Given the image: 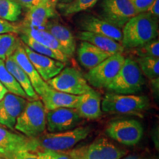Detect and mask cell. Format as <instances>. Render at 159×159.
I'll return each mask as SVG.
<instances>
[{
	"label": "cell",
	"instance_id": "25",
	"mask_svg": "<svg viewBox=\"0 0 159 159\" xmlns=\"http://www.w3.org/2000/svg\"><path fill=\"white\" fill-rule=\"evenodd\" d=\"M0 82L7 90V92L27 99V94L17 82L15 77L6 68L5 61L0 60Z\"/></svg>",
	"mask_w": 159,
	"mask_h": 159
},
{
	"label": "cell",
	"instance_id": "30",
	"mask_svg": "<svg viewBox=\"0 0 159 159\" xmlns=\"http://www.w3.org/2000/svg\"><path fill=\"white\" fill-rule=\"evenodd\" d=\"M132 49L139 57H159V41L158 39H153L143 46Z\"/></svg>",
	"mask_w": 159,
	"mask_h": 159
},
{
	"label": "cell",
	"instance_id": "41",
	"mask_svg": "<svg viewBox=\"0 0 159 159\" xmlns=\"http://www.w3.org/2000/svg\"><path fill=\"white\" fill-rule=\"evenodd\" d=\"M71 1H72V0H58V2L59 3H68Z\"/></svg>",
	"mask_w": 159,
	"mask_h": 159
},
{
	"label": "cell",
	"instance_id": "24",
	"mask_svg": "<svg viewBox=\"0 0 159 159\" xmlns=\"http://www.w3.org/2000/svg\"><path fill=\"white\" fill-rule=\"evenodd\" d=\"M19 34L20 39L22 41V43H25L27 47H28L30 49L35 52L50 57L52 58L57 60V61H60L65 63L69 61V57H67L65 54H63L62 52L56 51L49 48V47L43 45L42 43H39V41H35L34 39L29 36V35L25 34V33H20Z\"/></svg>",
	"mask_w": 159,
	"mask_h": 159
},
{
	"label": "cell",
	"instance_id": "28",
	"mask_svg": "<svg viewBox=\"0 0 159 159\" xmlns=\"http://www.w3.org/2000/svg\"><path fill=\"white\" fill-rule=\"evenodd\" d=\"M22 7L16 0H0V19L15 22L19 19Z\"/></svg>",
	"mask_w": 159,
	"mask_h": 159
},
{
	"label": "cell",
	"instance_id": "17",
	"mask_svg": "<svg viewBox=\"0 0 159 159\" xmlns=\"http://www.w3.org/2000/svg\"><path fill=\"white\" fill-rule=\"evenodd\" d=\"M57 6L41 3L29 9L21 25L35 29L45 30L49 19L57 16Z\"/></svg>",
	"mask_w": 159,
	"mask_h": 159
},
{
	"label": "cell",
	"instance_id": "20",
	"mask_svg": "<svg viewBox=\"0 0 159 159\" xmlns=\"http://www.w3.org/2000/svg\"><path fill=\"white\" fill-rule=\"evenodd\" d=\"M80 95H74L55 90L51 87L41 97L46 111L59 108H75L78 104Z\"/></svg>",
	"mask_w": 159,
	"mask_h": 159
},
{
	"label": "cell",
	"instance_id": "34",
	"mask_svg": "<svg viewBox=\"0 0 159 159\" xmlns=\"http://www.w3.org/2000/svg\"><path fill=\"white\" fill-rule=\"evenodd\" d=\"M154 0H130L137 13L147 12Z\"/></svg>",
	"mask_w": 159,
	"mask_h": 159
},
{
	"label": "cell",
	"instance_id": "5",
	"mask_svg": "<svg viewBox=\"0 0 159 159\" xmlns=\"http://www.w3.org/2000/svg\"><path fill=\"white\" fill-rule=\"evenodd\" d=\"M148 97L142 95L106 93L101 102V109L109 114H139L149 108Z\"/></svg>",
	"mask_w": 159,
	"mask_h": 159
},
{
	"label": "cell",
	"instance_id": "35",
	"mask_svg": "<svg viewBox=\"0 0 159 159\" xmlns=\"http://www.w3.org/2000/svg\"><path fill=\"white\" fill-rule=\"evenodd\" d=\"M154 19L158 20L159 17V0H154L147 11Z\"/></svg>",
	"mask_w": 159,
	"mask_h": 159
},
{
	"label": "cell",
	"instance_id": "29",
	"mask_svg": "<svg viewBox=\"0 0 159 159\" xmlns=\"http://www.w3.org/2000/svg\"><path fill=\"white\" fill-rule=\"evenodd\" d=\"M136 61L142 74L149 79L158 77L159 58L154 57H139Z\"/></svg>",
	"mask_w": 159,
	"mask_h": 159
},
{
	"label": "cell",
	"instance_id": "1",
	"mask_svg": "<svg viewBox=\"0 0 159 159\" xmlns=\"http://www.w3.org/2000/svg\"><path fill=\"white\" fill-rule=\"evenodd\" d=\"M122 33L124 48H137L158 37V20L148 12L138 13L125 24Z\"/></svg>",
	"mask_w": 159,
	"mask_h": 159
},
{
	"label": "cell",
	"instance_id": "18",
	"mask_svg": "<svg viewBox=\"0 0 159 159\" xmlns=\"http://www.w3.org/2000/svg\"><path fill=\"white\" fill-rule=\"evenodd\" d=\"M45 30L56 39L62 48L63 52L67 57L73 56L76 49V41L74 35L68 27L56 21H49Z\"/></svg>",
	"mask_w": 159,
	"mask_h": 159
},
{
	"label": "cell",
	"instance_id": "40",
	"mask_svg": "<svg viewBox=\"0 0 159 159\" xmlns=\"http://www.w3.org/2000/svg\"><path fill=\"white\" fill-rule=\"evenodd\" d=\"M120 159H143L142 157L137 155H129V156H124Z\"/></svg>",
	"mask_w": 159,
	"mask_h": 159
},
{
	"label": "cell",
	"instance_id": "31",
	"mask_svg": "<svg viewBox=\"0 0 159 159\" xmlns=\"http://www.w3.org/2000/svg\"><path fill=\"white\" fill-rule=\"evenodd\" d=\"M0 157L4 159H40L34 151L25 150L1 151Z\"/></svg>",
	"mask_w": 159,
	"mask_h": 159
},
{
	"label": "cell",
	"instance_id": "39",
	"mask_svg": "<svg viewBox=\"0 0 159 159\" xmlns=\"http://www.w3.org/2000/svg\"><path fill=\"white\" fill-rule=\"evenodd\" d=\"M41 3L48 4V5L57 6V4L58 2V0H41Z\"/></svg>",
	"mask_w": 159,
	"mask_h": 159
},
{
	"label": "cell",
	"instance_id": "42",
	"mask_svg": "<svg viewBox=\"0 0 159 159\" xmlns=\"http://www.w3.org/2000/svg\"><path fill=\"white\" fill-rule=\"evenodd\" d=\"M0 159H4V158H1V157H0Z\"/></svg>",
	"mask_w": 159,
	"mask_h": 159
},
{
	"label": "cell",
	"instance_id": "19",
	"mask_svg": "<svg viewBox=\"0 0 159 159\" xmlns=\"http://www.w3.org/2000/svg\"><path fill=\"white\" fill-rule=\"evenodd\" d=\"M82 119H97L102 116L101 96L96 91H90L80 95V99L75 108Z\"/></svg>",
	"mask_w": 159,
	"mask_h": 159
},
{
	"label": "cell",
	"instance_id": "7",
	"mask_svg": "<svg viewBox=\"0 0 159 159\" xmlns=\"http://www.w3.org/2000/svg\"><path fill=\"white\" fill-rule=\"evenodd\" d=\"M105 134L113 140L125 146H135L142 140L144 128L136 119H119L107 125Z\"/></svg>",
	"mask_w": 159,
	"mask_h": 159
},
{
	"label": "cell",
	"instance_id": "32",
	"mask_svg": "<svg viewBox=\"0 0 159 159\" xmlns=\"http://www.w3.org/2000/svg\"><path fill=\"white\" fill-rule=\"evenodd\" d=\"M34 152L36 153L40 159H72L67 151H55V150H35Z\"/></svg>",
	"mask_w": 159,
	"mask_h": 159
},
{
	"label": "cell",
	"instance_id": "10",
	"mask_svg": "<svg viewBox=\"0 0 159 159\" xmlns=\"http://www.w3.org/2000/svg\"><path fill=\"white\" fill-rule=\"evenodd\" d=\"M83 159H120L128 151L120 149L105 137L100 136L86 146L77 148Z\"/></svg>",
	"mask_w": 159,
	"mask_h": 159
},
{
	"label": "cell",
	"instance_id": "22",
	"mask_svg": "<svg viewBox=\"0 0 159 159\" xmlns=\"http://www.w3.org/2000/svg\"><path fill=\"white\" fill-rule=\"evenodd\" d=\"M77 38L80 41L91 43V44L111 55L122 54L125 51L124 47L120 42L105 35L83 30L77 33Z\"/></svg>",
	"mask_w": 159,
	"mask_h": 159
},
{
	"label": "cell",
	"instance_id": "2",
	"mask_svg": "<svg viewBox=\"0 0 159 159\" xmlns=\"http://www.w3.org/2000/svg\"><path fill=\"white\" fill-rule=\"evenodd\" d=\"M91 131V127L82 126L66 131L43 134L34 139L35 150H69L86 138Z\"/></svg>",
	"mask_w": 159,
	"mask_h": 159
},
{
	"label": "cell",
	"instance_id": "27",
	"mask_svg": "<svg viewBox=\"0 0 159 159\" xmlns=\"http://www.w3.org/2000/svg\"><path fill=\"white\" fill-rule=\"evenodd\" d=\"M21 43L17 34L13 33L0 34V60L5 61L12 56Z\"/></svg>",
	"mask_w": 159,
	"mask_h": 159
},
{
	"label": "cell",
	"instance_id": "23",
	"mask_svg": "<svg viewBox=\"0 0 159 159\" xmlns=\"http://www.w3.org/2000/svg\"><path fill=\"white\" fill-rule=\"evenodd\" d=\"M4 61H5L6 68L15 77L17 82L19 83L21 88L25 91V94H27V99L29 100L39 99V95L37 94V93L35 92L34 89H33L28 76L23 71V69L16 63L14 60L12 58V57H9L8 58H7Z\"/></svg>",
	"mask_w": 159,
	"mask_h": 159
},
{
	"label": "cell",
	"instance_id": "13",
	"mask_svg": "<svg viewBox=\"0 0 159 159\" xmlns=\"http://www.w3.org/2000/svg\"><path fill=\"white\" fill-rule=\"evenodd\" d=\"M22 44L30 61L34 66L40 76L42 77V79L46 82L56 76L65 67V63L52 58L50 57L46 56V55L39 54L30 49L25 43H22Z\"/></svg>",
	"mask_w": 159,
	"mask_h": 159
},
{
	"label": "cell",
	"instance_id": "16",
	"mask_svg": "<svg viewBox=\"0 0 159 159\" xmlns=\"http://www.w3.org/2000/svg\"><path fill=\"white\" fill-rule=\"evenodd\" d=\"M16 150L35 151L34 139L0 126V152Z\"/></svg>",
	"mask_w": 159,
	"mask_h": 159
},
{
	"label": "cell",
	"instance_id": "11",
	"mask_svg": "<svg viewBox=\"0 0 159 159\" xmlns=\"http://www.w3.org/2000/svg\"><path fill=\"white\" fill-rule=\"evenodd\" d=\"M81 117L75 108H59L47 111L46 114L47 130L49 133L61 132L76 128Z\"/></svg>",
	"mask_w": 159,
	"mask_h": 159
},
{
	"label": "cell",
	"instance_id": "14",
	"mask_svg": "<svg viewBox=\"0 0 159 159\" xmlns=\"http://www.w3.org/2000/svg\"><path fill=\"white\" fill-rule=\"evenodd\" d=\"M11 57L27 74L35 92L37 93L39 97L41 98L46 91L50 88V86L47 84L45 80H43L42 77L40 76L34 66L30 61L29 57H27L25 49H24L22 42L19 46V47L12 55Z\"/></svg>",
	"mask_w": 159,
	"mask_h": 159
},
{
	"label": "cell",
	"instance_id": "8",
	"mask_svg": "<svg viewBox=\"0 0 159 159\" xmlns=\"http://www.w3.org/2000/svg\"><path fill=\"white\" fill-rule=\"evenodd\" d=\"M122 54L111 55L100 63L89 69L85 78L94 88H105L116 76L125 62Z\"/></svg>",
	"mask_w": 159,
	"mask_h": 159
},
{
	"label": "cell",
	"instance_id": "3",
	"mask_svg": "<svg viewBox=\"0 0 159 159\" xmlns=\"http://www.w3.org/2000/svg\"><path fill=\"white\" fill-rule=\"evenodd\" d=\"M46 114L47 111L41 99L30 100L16 119L15 130L29 138H37L44 134Z\"/></svg>",
	"mask_w": 159,
	"mask_h": 159
},
{
	"label": "cell",
	"instance_id": "15",
	"mask_svg": "<svg viewBox=\"0 0 159 159\" xmlns=\"http://www.w3.org/2000/svg\"><path fill=\"white\" fill-rule=\"evenodd\" d=\"M80 27L83 31L105 35L120 43L122 41V30L105 21V19L94 16H84L80 21Z\"/></svg>",
	"mask_w": 159,
	"mask_h": 159
},
{
	"label": "cell",
	"instance_id": "26",
	"mask_svg": "<svg viewBox=\"0 0 159 159\" xmlns=\"http://www.w3.org/2000/svg\"><path fill=\"white\" fill-rule=\"evenodd\" d=\"M99 0H72L68 3L57 4L61 14L69 16L91 8L96 5Z\"/></svg>",
	"mask_w": 159,
	"mask_h": 159
},
{
	"label": "cell",
	"instance_id": "12",
	"mask_svg": "<svg viewBox=\"0 0 159 159\" xmlns=\"http://www.w3.org/2000/svg\"><path fill=\"white\" fill-rule=\"evenodd\" d=\"M24 97L7 92L0 100V125L10 130H15L16 119L27 104Z\"/></svg>",
	"mask_w": 159,
	"mask_h": 159
},
{
	"label": "cell",
	"instance_id": "9",
	"mask_svg": "<svg viewBox=\"0 0 159 159\" xmlns=\"http://www.w3.org/2000/svg\"><path fill=\"white\" fill-rule=\"evenodd\" d=\"M136 14L130 0H103L101 3L102 19L119 29Z\"/></svg>",
	"mask_w": 159,
	"mask_h": 159
},
{
	"label": "cell",
	"instance_id": "4",
	"mask_svg": "<svg viewBox=\"0 0 159 159\" xmlns=\"http://www.w3.org/2000/svg\"><path fill=\"white\" fill-rule=\"evenodd\" d=\"M144 83V75L136 60L127 57L118 74L105 89L117 94H136L142 91Z\"/></svg>",
	"mask_w": 159,
	"mask_h": 159
},
{
	"label": "cell",
	"instance_id": "38",
	"mask_svg": "<svg viewBox=\"0 0 159 159\" xmlns=\"http://www.w3.org/2000/svg\"><path fill=\"white\" fill-rule=\"evenodd\" d=\"M7 93V90L6 88L4 86L2 83L0 82V100H2L5 95Z\"/></svg>",
	"mask_w": 159,
	"mask_h": 159
},
{
	"label": "cell",
	"instance_id": "33",
	"mask_svg": "<svg viewBox=\"0 0 159 159\" xmlns=\"http://www.w3.org/2000/svg\"><path fill=\"white\" fill-rule=\"evenodd\" d=\"M8 33L19 34L20 27L14 25V24L12 22H9V21L0 19V34Z\"/></svg>",
	"mask_w": 159,
	"mask_h": 159
},
{
	"label": "cell",
	"instance_id": "21",
	"mask_svg": "<svg viewBox=\"0 0 159 159\" xmlns=\"http://www.w3.org/2000/svg\"><path fill=\"white\" fill-rule=\"evenodd\" d=\"M78 61L86 69H91L111 55L87 41H81L77 49Z\"/></svg>",
	"mask_w": 159,
	"mask_h": 159
},
{
	"label": "cell",
	"instance_id": "6",
	"mask_svg": "<svg viewBox=\"0 0 159 159\" xmlns=\"http://www.w3.org/2000/svg\"><path fill=\"white\" fill-rule=\"evenodd\" d=\"M47 83L55 90L74 95L84 94L93 89L82 73L74 67H64Z\"/></svg>",
	"mask_w": 159,
	"mask_h": 159
},
{
	"label": "cell",
	"instance_id": "36",
	"mask_svg": "<svg viewBox=\"0 0 159 159\" xmlns=\"http://www.w3.org/2000/svg\"><path fill=\"white\" fill-rule=\"evenodd\" d=\"M16 1L21 6V7L27 10L41 3V0H16Z\"/></svg>",
	"mask_w": 159,
	"mask_h": 159
},
{
	"label": "cell",
	"instance_id": "37",
	"mask_svg": "<svg viewBox=\"0 0 159 159\" xmlns=\"http://www.w3.org/2000/svg\"><path fill=\"white\" fill-rule=\"evenodd\" d=\"M68 152L72 159H83L82 157H81L80 155L79 154L77 148L73 149V150H68Z\"/></svg>",
	"mask_w": 159,
	"mask_h": 159
}]
</instances>
